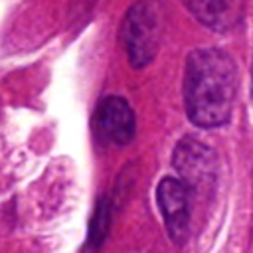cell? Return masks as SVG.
I'll list each match as a JSON object with an SVG mask.
<instances>
[{
  "label": "cell",
  "instance_id": "6",
  "mask_svg": "<svg viewBox=\"0 0 253 253\" xmlns=\"http://www.w3.org/2000/svg\"><path fill=\"white\" fill-rule=\"evenodd\" d=\"M188 12L213 32H227L237 18L235 0H182Z\"/></svg>",
  "mask_w": 253,
  "mask_h": 253
},
{
  "label": "cell",
  "instance_id": "8",
  "mask_svg": "<svg viewBox=\"0 0 253 253\" xmlns=\"http://www.w3.org/2000/svg\"><path fill=\"white\" fill-rule=\"evenodd\" d=\"M251 101H253V63H251Z\"/></svg>",
  "mask_w": 253,
  "mask_h": 253
},
{
  "label": "cell",
  "instance_id": "2",
  "mask_svg": "<svg viewBox=\"0 0 253 253\" xmlns=\"http://www.w3.org/2000/svg\"><path fill=\"white\" fill-rule=\"evenodd\" d=\"M162 32V8L158 0H138L134 2L121 24V42L134 69L146 67L158 47Z\"/></svg>",
  "mask_w": 253,
  "mask_h": 253
},
{
  "label": "cell",
  "instance_id": "5",
  "mask_svg": "<svg viewBox=\"0 0 253 253\" xmlns=\"http://www.w3.org/2000/svg\"><path fill=\"white\" fill-rule=\"evenodd\" d=\"M156 200H158L170 239L174 243L182 245L188 237V227H190V192H188V188L178 178L166 176L158 184Z\"/></svg>",
  "mask_w": 253,
  "mask_h": 253
},
{
  "label": "cell",
  "instance_id": "1",
  "mask_svg": "<svg viewBox=\"0 0 253 253\" xmlns=\"http://www.w3.org/2000/svg\"><path fill=\"white\" fill-rule=\"evenodd\" d=\"M237 91L233 57L219 47H198L186 57L184 105L188 119L200 128H217L229 123Z\"/></svg>",
  "mask_w": 253,
  "mask_h": 253
},
{
  "label": "cell",
  "instance_id": "7",
  "mask_svg": "<svg viewBox=\"0 0 253 253\" xmlns=\"http://www.w3.org/2000/svg\"><path fill=\"white\" fill-rule=\"evenodd\" d=\"M109 229H111V202L103 196V198H99V202L93 210L91 221H89V231H87V239H85V253L97 251L103 245Z\"/></svg>",
  "mask_w": 253,
  "mask_h": 253
},
{
  "label": "cell",
  "instance_id": "4",
  "mask_svg": "<svg viewBox=\"0 0 253 253\" xmlns=\"http://www.w3.org/2000/svg\"><path fill=\"white\" fill-rule=\"evenodd\" d=\"M93 126L101 142L113 146H125L134 136V128H136L134 111L128 105V101L123 97L117 95L105 97L95 111Z\"/></svg>",
  "mask_w": 253,
  "mask_h": 253
},
{
  "label": "cell",
  "instance_id": "3",
  "mask_svg": "<svg viewBox=\"0 0 253 253\" xmlns=\"http://www.w3.org/2000/svg\"><path fill=\"white\" fill-rule=\"evenodd\" d=\"M172 164L178 172V180L188 192H206L213 186L217 174L215 152L196 138H182L172 154Z\"/></svg>",
  "mask_w": 253,
  "mask_h": 253
}]
</instances>
